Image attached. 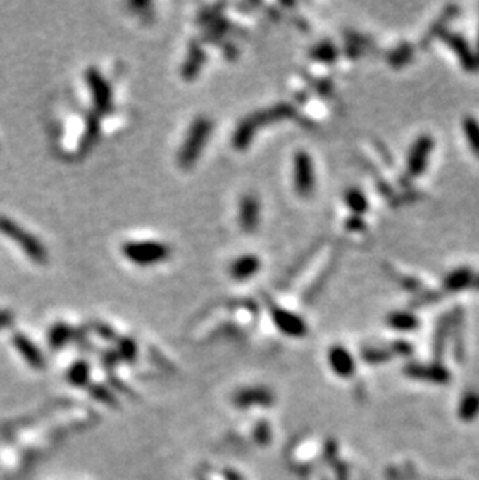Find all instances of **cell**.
<instances>
[{
    "instance_id": "obj_1",
    "label": "cell",
    "mask_w": 479,
    "mask_h": 480,
    "mask_svg": "<svg viewBox=\"0 0 479 480\" xmlns=\"http://www.w3.org/2000/svg\"><path fill=\"white\" fill-rule=\"evenodd\" d=\"M212 127L213 125L211 122V118H207L204 115L193 120V123L190 125L189 132H187L185 140L181 146V151L178 154L179 167L189 170L197 163L201 153L204 151L209 137H211Z\"/></svg>"
},
{
    "instance_id": "obj_2",
    "label": "cell",
    "mask_w": 479,
    "mask_h": 480,
    "mask_svg": "<svg viewBox=\"0 0 479 480\" xmlns=\"http://www.w3.org/2000/svg\"><path fill=\"white\" fill-rule=\"evenodd\" d=\"M0 234H4L6 238L16 243L22 252L28 258H32L36 265H47L49 252L46 246L42 244L41 239H37L33 234H30L16 221H13L8 216H0Z\"/></svg>"
},
{
    "instance_id": "obj_3",
    "label": "cell",
    "mask_w": 479,
    "mask_h": 480,
    "mask_svg": "<svg viewBox=\"0 0 479 480\" xmlns=\"http://www.w3.org/2000/svg\"><path fill=\"white\" fill-rule=\"evenodd\" d=\"M123 257L136 266H154L166 261L171 247L166 243L154 241V239H136V241H126L120 247Z\"/></svg>"
},
{
    "instance_id": "obj_4",
    "label": "cell",
    "mask_w": 479,
    "mask_h": 480,
    "mask_svg": "<svg viewBox=\"0 0 479 480\" xmlns=\"http://www.w3.org/2000/svg\"><path fill=\"white\" fill-rule=\"evenodd\" d=\"M294 189L297 194L304 198L311 196L316 187V175H314V163L311 156L301 149L294 154Z\"/></svg>"
},
{
    "instance_id": "obj_5",
    "label": "cell",
    "mask_w": 479,
    "mask_h": 480,
    "mask_svg": "<svg viewBox=\"0 0 479 480\" xmlns=\"http://www.w3.org/2000/svg\"><path fill=\"white\" fill-rule=\"evenodd\" d=\"M85 81L91 91L92 103L99 112H108L112 104V91L108 80L97 67H89L85 73Z\"/></svg>"
},
{
    "instance_id": "obj_6",
    "label": "cell",
    "mask_w": 479,
    "mask_h": 480,
    "mask_svg": "<svg viewBox=\"0 0 479 480\" xmlns=\"http://www.w3.org/2000/svg\"><path fill=\"white\" fill-rule=\"evenodd\" d=\"M433 146H434V141H433V137L428 136V134H425V136H421L416 140V144L413 145V148H411L409 156H408L406 176L409 179L421 176L425 171L426 165H428L430 154L433 151Z\"/></svg>"
},
{
    "instance_id": "obj_7",
    "label": "cell",
    "mask_w": 479,
    "mask_h": 480,
    "mask_svg": "<svg viewBox=\"0 0 479 480\" xmlns=\"http://www.w3.org/2000/svg\"><path fill=\"white\" fill-rule=\"evenodd\" d=\"M269 314H271L274 325L280 329L282 333L293 337H302L306 333V325L302 317L296 316L291 311L282 308L279 305L269 306Z\"/></svg>"
},
{
    "instance_id": "obj_8",
    "label": "cell",
    "mask_w": 479,
    "mask_h": 480,
    "mask_svg": "<svg viewBox=\"0 0 479 480\" xmlns=\"http://www.w3.org/2000/svg\"><path fill=\"white\" fill-rule=\"evenodd\" d=\"M238 224L246 234H252L260 226V201L256 194L248 193L240 201Z\"/></svg>"
},
{
    "instance_id": "obj_9",
    "label": "cell",
    "mask_w": 479,
    "mask_h": 480,
    "mask_svg": "<svg viewBox=\"0 0 479 480\" xmlns=\"http://www.w3.org/2000/svg\"><path fill=\"white\" fill-rule=\"evenodd\" d=\"M260 267H261V261L257 255L246 253V255H242V257H238L234 263L230 265L229 271H230L232 279L238 282H244V280L252 279V277L260 271Z\"/></svg>"
},
{
    "instance_id": "obj_10",
    "label": "cell",
    "mask_w": 479,
    "mask_h": 480,
    "mask_svg": "<svg viewBox=\"0 0 479 480\" xmlns=\"http://www.w3.org/2000/svg\"><path fill=\"white\" fill-rule=\"evenodd\" d=\"M444 41L452 47L454 53L458 55V58L461 59V64L464 65V69L468 70V72L478 69V65H479L478 58L473 55V51L470 50L468 44L466 42L464 37H461L459 34H454V33H445Z\"/></svg>"
},
{
    "instance_id": "obj_11",
    "label": "cell",
    "mask_w": 479,
    "mask_h": 480,
    "mask_svg": "<svg viewBox=\"0 0 479 480\" xmlns=\"http://www.w3.org/2000/svg\"><path fill=\"white\" fill-rule=\"evenodd\" d=\"M257 130H259V126L256 122H254L252 115L244 118L243 122L237 126V130L234 131V136H232V145H234L237 151H244V149L252 144Z\"/></svg>"
},
{
    "instance_id": "obj_12",
    "label": "cell",
    "mask_w": 479,
    "mask_h": 480,
    "mask_svg": "<svg viewBox=\"0 0 479 480\" xmlns=\"http://www.w3.org/2000/svg\"><path fill=\"white\" fill-rule=\"evenodd\" d=\"M475 274L470 267H458L445 277L442 286L447 292H458L471 286Z\"/></svg>"
},
{
    "instance_id": "obj_13",
    "label": "cell",
    "mask_w": 479,
    "mask_h": 480,
    "mask_svg": "<svg viewBox=\"0 0 479 480\" xmlns=\"http://www.w3.org/2000/svg\"><path fill=\"white\" fill-rule=\"evenodd\" d=\"M206 61V55H204V50L201 49L197 44H192L190 50H189V55H187L185 59V64L182 67V77L187 81H192L198 77V72L203 69Z\"/></svg>"
},
{
    "instance_id": "obj_14",
    "label": "cell",
    "mask_w": 479,
    "mask_h": 480,
    "mask_svg": "<svg viewBox=\"0 0 479 480\" xmlns=\"http://www.w3.org/2000/svg\"><path fill=\"white\" fill-rule=\"evenodd\" d=\"M330 362L333 365V369L340 374H344V377H347V374H350L352 370H354L352 356L342 347H335L330 351Z\"/></svg>"
},
{
    "instance_id": "obj_15",
    "label": "cell",
    "mask_w": 479,
    "mask_h": 480,
    "mask_svg": "<svg viewBox=\"0 0 479 480\" xmlns=\"http://www.w3.org/2000/svg\"><path fill=\"white\" fill-rule=\"evenodd\" d=\"M347 207L354 212L356 216H361L368 212L369 204L368 199H366V194L359 189H349L346 191V196H344Z\"/></svg>"
},
{
    "instance_id": "obj_16",
    "label": "cell",
    "mask_w": 479,
    "mask_h": 480,
    "mask_svg": "<svg viewBox=\"0 0 479 480\" xmlns=\"http://www.w3.org/2000/svg\"><path fill=\"white\" fill-rule=\"evenodd\" d=\"M462 130L464 134H466V139L468 141L471 151L479 157V122L471 115L464 117Z\"/></svg>"
},
{
    "instance_id": "obj_17",
    "label": "cell",
    "mask_w": 479,
    "mask_h": 480,
    "mask_svg": "<svg viewBox=\"0 0 479 480\" xmlns=\"http://www.w3.org/2000/svg\"><path fill=\"white\" fill-rule=\"evenodd\" d=\"M456 11H458V8L456 6H448V8L442 13V16H440L439 20H436L433 24V27L430 28V32L425 34L423 37V41H422V46H428V44L436 37L439 33H442L444 32V27L448 20H452L454 16H456Z\"/></svg>"
},
{
    "instance_id": "obj_18",
    "label": "cell",
    "mask_w": 479,
    "mask_h": 480,
    "mask_svg": "<svg viewBox=\"0 0 479 480\" xmlns=\"http://www.w3.org/2000/svg\"><path fill=\"white\" fill-rule=\"evenodd\" d=\"M310 56L313 59H316V61H319V63L330 64L335 61L336 58H338V50H336V47L333 46L332 42L324 41V42L318 44V46L314 49H311Z\"/></svg>"
},
{
    "instance_id": "obj_19",
    "label": "cell",
    "mask_w": 479,
    "mask_h": 480,
    "mask_svg": "<svg viewBox=\"0 0 479 480\" xmlns=\"http://www.w3.org/2000/svg\"><path fill=\"white\" fill-rule=\"evenodd\" d=\"M14 343L18 345V350L28 359L30 362L35 364V365H39L41 364V361H42L41 353L36 350L35 345L30 342L25 336L16 334V337H14Z\"/></svg>"
},
{
    "instance_id": "obj_20",
    "label": "cell",
    "mask_w": 479,
    "mask_h": 480,
    "mask_svg": "<svg viewBox=\"0 0 479 480\" xmlns=\"http://www.w3.org/2000/svg\"><path fill=\"white\" fill-rule=\"evenodd\" d=\"M389 325L397 329H414L418 327V320L414 314L409 312H392L387 317Z\"/></svg>"
},
{
    "instance_id": "obj_21",
    "label": "cell",
    "mask_w": 479,
    "mask_h": 480,
    "mask_svg": "<svg viewBox=\"0 0 479 480\" xmlns=\"http://www.w3.org/2000/svg\"><path fill=\"white\" fill-rule=\"evenodd\" d=\"M413 55H414L413 47L408 46V44H403L402 47L391 51V55H389V63H391V65L394 67H402V65H405L411 58H413Z\"/></svg>"
},
{
    "instance_id": "obj_22",
    "label": "cell",
    "mask_w": 479,
    "mask_h": 480,
    "mask_svg": "<svg viewBox=\"0 0 479 480\" xmlns=\"http://www.w3.org/2000/svg\"><path fill=\"white\" fill-rule=\"evenodd\" d=\"M346 227H347L349 230H352V232H361V230L366 229L364 221H363L359 216H356V215H355V216H352L350 220H347Z\"/></svg>"
},
{
    "instance_id": "obj_23",
    "label": "cell",
    "mask_w": 479,
    "mask_h": 480,
    "mask_svg": "<svg viewBox=\"0 0 479 480\" xmlns=\"http://www.w3.org/2000/svg\"><path fill=\"white\" fill-rule=\"evenodd\" d=\"M10 314L8 312H0V327H5L6 322L10 320Z\"/></svg>"
},
{
    "instance_id": "obj_24",
    "label": "cell",
    "mask_w": 479,
    "mask_h": 480,
    "mask_svg": "<svg viewBox=\"0 0 479 480\" xmlns=\"http://www.w3.org/2000/svg\"><path fill=\"white\" fill-rule=\"evenodd\" d=\"M471 286H473V288H476V289H479V275H478V277H475V280H473V284H471Z\"/></svg>"
},
{
    "instance_id": "obj_25",
    "label": "cell",
    "mask_w": 479,
    "mask_h": 480,
    "mask_svg": "<svg viewBox=\"0 0 479 480\" xmlns=\"http://www.w3.org/2000/svg\"><path fill=\"white\" fill-rule=\"evenodd\" d=\"M476 58H478V63H479V46H478V56Z\"/></svg>"
}]
</instances>
